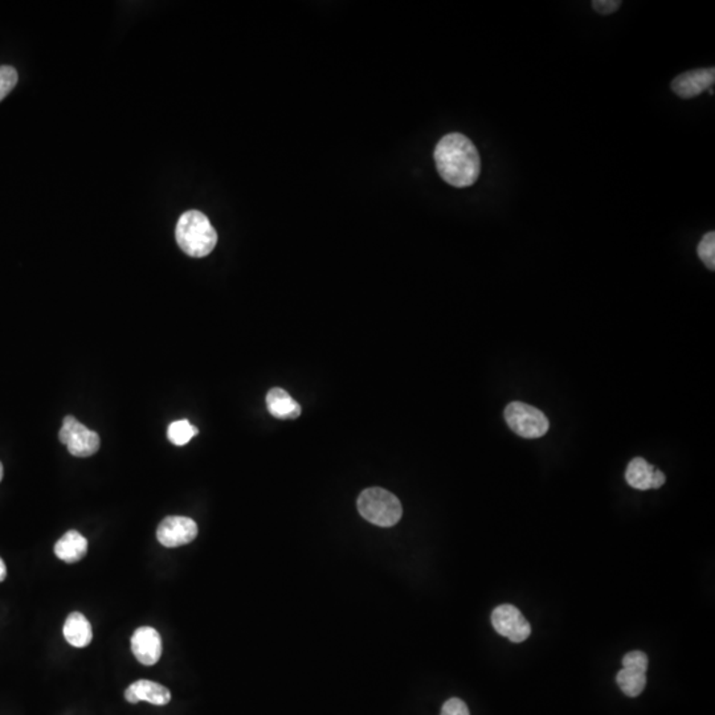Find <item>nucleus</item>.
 Listing matches in <instances>:
<instances>
[{"mask_svg": "<svg viewBox=\"0 0 715 715\" xmlns=\"http://www.w3.org/2000/svg\"><path fill=\"white\" fill-rule=\"evenodd\" d=\"M616 682L620 686L621 691L630 699L640 696L647 686V673L644 671L623 668L616 677Z\"/></svg>", "mask_w": 715, "mask_h": 715, "instance_id": "obj_15", "label": "nucleus"}, {"mask_svg": "<svg viewBox=\"0 0 715 715\" xmlns=\"http://www.w3.org/2000/svg\"><path fill=\"white\" fill-rule=\"evenodd\" d=\"M3 475H5V469H3L2 462H0V481L3 479Z\"/></svg>", "mask_w": 715, "mask_h": 715, "instance_id": "obj_23", "label": "nucleus"}, {"mask_svg": "<svg viewBox=\"0 0 715 715\" xmlns=\"http://www.w3.org/2000/svg\"><path fill=\"white\" fill-rule=\"evenodd\" d=\"M7 578V567H5V560L0 558V583Z\"/></svg>", "mask_w": 715, "mask_h": 715, "instance_id": "obj_22", "label": "nucleus"}, {"mask_svg": "<svg viewBox=\"0 0 715 715\" xmlns=\"http://www.w3.org/2000/svg\"><path fill=\"white\" fill-rule=\"evenodd\" d=\"M17 72L10 65L0 66V101L5 100L17 84Z\"/></svg>", "mask_w": 715, "mask_h": 715, "instance_id": "obj_18", "label": "nucleus"}, {"mask_svg": "<svg viewBox=\"0 0 715 715\" xmlns=\"http://www.w3.org/2000/svg\"><path fill=\"white\" fill-rule=\"evenodd\" d=\"M132 652L145 667H153L162 656V639L153 627H141L132 636Z\"/></svg>", "mask_w": 715, "mask_h": 715, "instance_id": "obj_9", "label": "nucleus"}, {"mask_svg": "<svg viewBox=\"0 0 715 715\" xmlns=\"http://www.w3.org/2000/svg\"><path fill=\"white\" fill-rule=\"evenodd\" d=\"M505 420L511 431L523 438H539L549 431L548 418L536 407L521 402L509 404L505 409Z\"/></svg>", "mask_w": 715, "mask_h": 715, "instance_id": "obj_4", "label": "nucleus"}, {"mask_svg": "<svg viewBox=\"0 0 715 715\" xmlns=\"http://www.w3.org/2000/svg\"><path fill=\"white\" fill-rule=\"evenodd\" d=\"M715 83V69L703 68L685 72L677 76L671 83V90L680 98L689 100L702 95L705 90L711 89Z\"/></svg>", "mask_w": 715, "mask_h": 715, "instance_id": "obj_8", "label": "nucleus"}, {"mask_svg": "<svg viewBox=\"0 0 715 715\" xmlns=\"http://www.w3.org/2000/svg\"><path fill=\"white\" fill-rule=\"evenodd\" d=\"M623 668L644 671L648 670V656L640 650H633L623 657Z\"/></svg>", "mask_w": 715, "mask_h": 715, "instance_id": "obj_19", "label": "nucleus"}, {"mask_svg": "<svg viewBox=\"0 0 715 715\" xmlns=\"http://www.w3.org/2000/svg\"><path fill=\"white\" fill-rule=\"evenodd\" d=\"M125 699L130 703L146 700L153 705L165 706L170 702L171 693L166 686L158 684V682L139 680L126 689Z\"/></svg>", "mask_w": 715, "mask_h": 715, "instance_id": "obj_11", "label": "nucleus"}, {"mask_svg": "<svg viewBox=\"0 0 715 715\" xmlns=\"http://www.w3.org/2000/svg\"><path fill=\"white\" fill-rule=\"evenodd\" d=\"M626 479L629 487L638 490L659 489L665 484L664 473L641 458H633L628 465Z\"/></svg>", "mask_w": 715, "mask_h": 715, "instance_id": "obj_10", "label": "nucleus"}, {"mask_svg": "<svg viewBox=\"0 0 715 715\" xmlns=\"http://www.w3.org/2000/svg\"><path fill=\"white\" fill-rule=\"evenodd\" d=\"M492 624L498 635L504 636L514 644L528 640L531 635L530 623L517 607L502 604L492 613Z\"/></svg>", "mask_w": 715, "mask_h": 715, "instance_id": "obj_6", "label": "nucleus"}, {"mask_svg": "<svg viewBox=\"0 0 715 715\" xmlns=\"http://www.w3.org/2000/svg\"><path fill=\"white\" fill-rule=\"evenodd\" d=\"M436 167L441 178L453 187L475 185L481 171V159L475 144L460 133H450L438 142L435 154Z\"/></svg>", "mask_w": 715, "mask_h": 715, "instance_id": "obj_1", "label": "nucleus"}, {"mask_svg": "<svg viewBox=\"0 0 715 715\" xmlns=\"http://www.w3.org/2000/svg\"><path fill=\"white\" fill-rule=\"evenodd\" d=\"M199 431L188 420L174 421L168 426L167 438L174 446H186Z\"/></svg>", "mask_w": 715, "mask_h": 715, "instance_id": "obj_16", "label": "nucleus"}, {"mask_svg": "<svg viewBox=\"0 0 715 715\" xmlns=\"http://www.w3.org/2000/svg\"><path fill=\"white\" fill-rule=\"evenodd\" d=\"M358 510L366 521L391 528L402 519L403 509L397 496L382 488L363 490L358 498Z\"/></svg>", "mask_w": 715, "mask_h": 715, "instance_id": "obj_3", "label": "nucleus"}, {"mask_svg": "<svg viewBox=\"0 0 715 715\" xmlns=\"http://www.w3.org/2000/svg\"><path fill=\"white\" fill-rule=\"evenodd\" d=\"M176 237L178 246L191 257H206L217 244V234L203 212L191 209L180 217Z\"/></svg>", "mask_w": 715, "mask_h": 715, "instance_id": "obj_2", "label": "nucleus"}, {"mask_svg": "<svg viewBox=\"0 0 715 715\" xmlns=\"http://www.w3.org/2000/svg\"><path fill=\"white\" fill-rule=\"evenodd\" d=\"M267 407L272 417L295 420L301 415V406L283 388H275L267 395Z\"/></svg>", "mask_w": 715, "mask_h": 715, "instance_id": "obj_14", "label": "nucleus"}, {"mask_svg": "<svg viewBox=\"0 0 715 715\" xmlns=\"http://www.w3.org/2000/svg\"><path fill=\"white\" fill-rule=\"evenodd\" d=\"M86 552H88V540L76 530L64 534L55 545V554L65 563L78 562L86 557Z\"/></svg>", "mask_w": 715, "mask_h": 715, "instance_id": "obj_12", "label": "nucleus"}, {"mask_svg": "<svg viewBox=\"0 0 715 715\" xmlns=\"http://www.w3.org/2000/svg\"><path fill=\"white\" fill-rule=\"evenodd\" d=\"M64 638L75 648L88 647L93 640V630L88 619L80 612H74L66 618L63 628Z\"/></svg>", "mask_w": 715, "mask_h": 715, "instance_id": "obj_13", "label": "nucleus"}, {"mask_svg": "<svg viewBox=\"0 0 715 715\" xmlns=\"http://www.w3.org/2000/svg\"><path fill=\"white\" fill-rule=\"evenodd\" d=\"M700 260L705 264L706 268L715 269V234L709 232L702 237L697 248Z\"/></svg>", "mask_w": 715, "mask_h": 715, "instance_id": "obj_17", "label": "nucleus"}, {"mask_svg": "<svg viewBox=\"0 0 715 715\" xmlns=\"http://www.w3.org/2000/svg\"><path fill=\"white\" fill-rule=\"evenodd\" d=\"M440 715H470L467 703L460 699H450L444 703Z\"/></svg>", "mask_w": 715, "mask_h": 715, "instance_id": "obj_20", "label": "nucleus"}, {"mask_svg": "<svg viewBox=\"0 0 715 715\" xmlns=\"http://www.w3.org/2000/svg\"><path fill=\"white\" fill-rule=\"evenodd\" d=\"M620 0H595L592 2V7L598 11L601 15H611V14L620 8Z\"/></svg>", "mask_w": 715, "mask_h": 715, "instance_id": "obj_21", "label": "nucleus"}, {"mask_svg": "<svg viewBox=\"0 0 715 715\" xmlns=\"http://www.w3.org/2000/svg\"><path fill=\"white\" fill-rule=\"evenodd\" d=\"M59 438L76 458H89L97 453L101 446L100 436L78 423L74 417L64 418Z\"/></svg>", "mask_w": 715, "mask_h": 715, "instance_id": "obj_5", "label": "nucleus"}, {"mask_svg": "<svg viewBox=\"0 0 715 715\" xmlns=\"http://www.w3.org/2000/svg\"><path fill=\"white\" fill-rule=\"evenodd\" d=\"M197 536V525L188 517L171 516L159 523L156 538L165 548L188 545Z\"/></svg>", "mask_w": 715, "mask_h": 715, "instance_id": "obj_7", "label": "nucleus"}]
</instances>
